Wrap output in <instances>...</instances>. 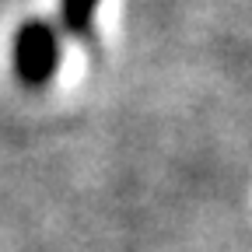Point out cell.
Returning <instances> with one entry per match:
<instances>
[{
  "label": "cell",
  "instance_id": "cell-2",
  "mask_svg": "<svg viewBox=\"0 0 252 252\" xmlns=\"http://www.w3.org/2000/svg\"><path fill=\"white\" fill-rule=\"evenodd\" d=\"M98 7H102V0H60V32H67L74 39L91 35Z\"/></svg>",
  "mask_w": 252,
  "mask_h": 252
},
{
  "label": "cell",
  "instance_id": "cell-1",
  "mask_svg": "<svg viewBox=\"0 0 252 252\" xmlns=\"http://www.w3.org/2000/svg\"><path fill=\"white\" fill-rule=\"evenodd\" d=\"M11 63L25 88H46L63 63V32L46 18H25L11 42Z\"/></svg>",
  "mask_w": 252,
  "mask_h": 252
}]
</instances>
